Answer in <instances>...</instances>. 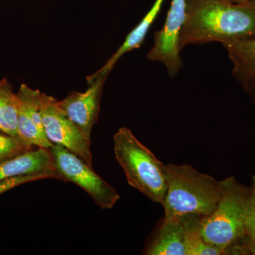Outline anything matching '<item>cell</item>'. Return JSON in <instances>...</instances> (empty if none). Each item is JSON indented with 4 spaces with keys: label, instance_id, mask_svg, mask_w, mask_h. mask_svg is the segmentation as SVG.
<instances>
[{
    "label": "cell",
    "instance_id": "cell-18",
    "mask_svg": "<svg viewBox=\"0 0 255 255\" xmlns=\"http://www.w3.org/2000/svg\"><path fill=\"white\" fill-rule=\"evenodd\" d=\"M44 179H53L52 176L49 174H31V175L18 176L8 178L0 181V195L6 191L13 189V188L21 185L25 183L34 182V181L41 180Z\"/></svg>",
    "mask_w": 255,
    "mask_h": 255
},
{
    "label": "cell",
    "instance_id": "cell-19",
    "mask_svg": "<svg viewBox=\"0 0 255 255\" xmlns=\"http://www.w3.org/2000/svg\"><path fill=\"white\" fill-rule=\"evenodd\" d=\"M243 89L247 95L249 96L250 100L253 102V105H255V80L243 87Z\"/></svg>",
    "mask_w": 255,
    "mask_h": 255
},
{
    "label": "cell",
    "instance_id": "cell-4",
    "mask_svg": "<svg viewBox=\"0 0 255 255\" xmlns=\"http://www.w3.org/2000/svg\"><path fill=\"white\" fill-rule=\"evenodd\" d=\"M114 152L128 184L153 202L162 204L167 192L165 164L127 127L113 137Z\"/></svg>",
    "mask_w": 255,
    "mask_h": 255
},
{
    "label": "cell",
    "instance_id": "cell-9",
    "mask_svg": "<svg viewBox=\"0 0 255 255\" xmlns=\"http://www.w3.org/2000/svg\"><path fill=\"white\" fill-rule=\"evenodd\" d=\"M42 92L22 84L16 96L18 102V136L28 145L50 148L41 114Z\"/></svg>",
    "mask_w": 255,
    "mask_h": 255
},
{
    "label": "cell",
    "instance_id": "cell-2",
    "mask_svg": "<svg viewBox=\"0 0 255 255\" xmlns=\"http://www.w3.org/2000/svg\"><path fill=\"white\" fill-rule=\"evenodd\" d=\"M164 168L167 189L162 203L164 220L189 214L203 217L214 211L221 197L219 181L189 164H167Z\"/></svg>",
    "mask_w": 255,
    "mask_h": 255
},
{
    "label": "cell",
    "instance_id": "cell-17",
    "mask_svg": "<svg viewBox=\"0 0 255 255\" xmlns=\"http://www.w3.org/2000/svg\"><path fill=\"white\" fill-rule=\"evenodd\" d=\"M31 150L32 146L19 137L11 136L0 131V164Z\"/></svg>",
    "mask_w": 255,
    "mask_h": 255
},
{
    "label": "cell",
    "instance_id": "cell-7",
    "mask_svg": "<svg viewBox=\"0 0 255 255\" xmlns=\"http://www.w3.org/2000/svg\"><path fill=\"white\" fill-rule=\"evenodd\" d=\"M186 0H172L164 26L154 35L153 45L147 59L162 64L170 78L177 76L183 68L179 38L185 21Z\"/></svg>",
    "mask_w": 255,
    "mask_h": 255
},
{
    "label": "cell",
    "instance_id": "cell-14",
    "mask_svg": "<svg viewBox=\"0 0 255 255\" xmlns=\"http://www.w3.org/2000/svg\"><path fill=\"white\" fill-rule=\"evenodd\" d=\"M17 96L6 79L0 80V131L18 136Z\"/></svg>",
    "mask_w": 255,
    "mask_h": 255
},
{
    "label": "cell",
    "instance_id": "cell-16",
    "mask_svg": "<svg viewBox=\"0 0 255 255\" xmlns=\"http://www.w3.org/2000/svg\"><path fill=\"white\" fill-rule=\"evenodd\" d=\"M245 231L246 235L242 242L241 253L255 255V175L252 177L251 187L247 200Z\"/></svg>",
    "mask_w": 255,
    "mask_h": 255
},
{
    "label": "cell",
    "instance_id": "cell-8",
    "mask_svg": "<svg viewBox=\"0 0 255 255\" xmlns=\"http://www.w3.org/2000/svg\"><path fill=\"white\" fill-rule=\"evenodd\" d=\"M108 75L87 78L88 88L84 92H74L58 105L82 133L91 140L92 128L97 123L100 111L104 85Z\"/></svg>",
    "mask_w": 255,
    "mask_h": 255
},
{
    "label": "cell",
    "instance_id": "cell-1",
    "mask_svg": "<svg viewBox=\"0 0 255 255\" xmlns=\"http://www.w3.org/2000/svg\"><path fill=\"white\" fill-rule=\"evenodd\" d=\"M179 50L255 38V0H186Z\"/></svg>",
    "mask_w": 255,
    "mask_h": 255
},
{
    "label": "cell",
    "instance_id": "cell-15",
    "mask_svg": "<svg viewBox=\"0 0 255 255\" xmlns=\"http://www.w3.org/2000/svg\"><path fill=\"white\" fill-rule=\"evenodd\" d=\"M202 216L189 214L179 218L184 228L187 255H220L221 251L206 243L199 228Z\"/></svg>",
    "mask_w": 255,
    "mask_h": 255
},
{
    "label": "cell",
    "instance_id": "cell-12",
    "mask_svg": "<svg viewBox=\"0 0 255 255\" xmlns=\"http://www.w3.org/2000/svg\"><path fill=\"white\" fill-rule=\"evenodd\" d=\"M145 254L187 255L184 228L181 220H164Z\"/></svg>",
    "mask_w": 255,
    "mask_h": 255
},
{
    "label": "cell",
    "instance_id": "cell-11",
    "mask_svg": "<svg viewBox=\"0 0 255 255\" xmlns=\"http://www.w3.org/2000/svg\"><path fill=\"white\" fill-rule=\"evenodd\" d=\"M166 0H155L154 4L151 6L148 12L142 18L140 23L127 35L125 41L119 47L118 50L110 58V60L105 63V65L100 70H97L92 77L97 75H109L110 72L113 70L116 64L123 55L127 54L128 52L140 48L145 41L146 36L152 23L155 21L157 16L160 13L162 5Z\"/></svg>",
    "mask_w": 255,
    "mask_h": 255
},
{
    "label": "cell",
    "instance_id": "cell-10",
    "mask_svg": "<svg viewBox=\"0 0 255 255\" xmlns=\"http://www.w3.org/2000/svg\"><path fill=\"white\" fill-rule=\"evenodd\" d=\"M46 174L60 179L49 148L38 147L0 164V181L8 178Z\"/></svg>",
    "mask_w": 255,
    "mask_h": 255
},
{
    "label": "cell",
    "instance_id": "cell-6",
    "mask_svg": "<svg viewBox=\"0 0 255 255\" xmlns=\"http://www.w3.org/2000/svg\"><path fill=\"white\" fill-rule=\"evenodd\" d=\"M41 114L47 138L71 151L92 167L91 140L67 117L54 97L42 93Z\"/></svg>",
    "mask_w": 255,
    "mask_h": 255
},
{
    "label": "cell",
    "instance_id": "cell-5",
    "mask_svg": "<svg viewBox=\"0 0 255 255\" xmlns=\"http://www.w3.org/2000/svg\"><path fill=\"white\" fill-rule=\"evenodd\" d=\"M49 149L60 180L73 182L82 188L102 209H111L115 206L120 199L119 193L83 159L58 144H53Z\"/></svg>",
    "mask_w": 255,
    "mask_h": 255
},
{
    "label": "cell",
    "instance_id": "cell-3",
    "mask_svg": "<svg viewBox=\"0 0 255 255\" xmlns=\"http://www.w3.org/2000/svg\"><path fill=\"white\" fill-rule=\"evenodd\" d=\"M219 182V202L211 214L201 218L199 228L206 243L226 255L241 244L246 235L245 217L250 187H245L234 177Z\"/></svg>",
    "mask_w": 255,
    "mask_h": 255
},
{
    "label": "cell",
    "instance_id": "cell-13",
    "mask_svg": "<svg viewBox=\"0 0 255 255\" xmlns=\"http://www.w3.org/2000/svg\"><path fill=\"white\" fill-rule=\"evenodd\" d=\"M233 64V75L242 87L255 80V38L223 45Z\"/></svg>",
    "mask_w": 255,
    "mask_h": 255
}]
</instances>
